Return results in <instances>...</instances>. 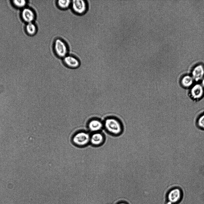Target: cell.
Returning <instances> with one entry per match:
<instances>
[{
    "instance_id": "15",
    "label": "cell",
    "mask_w": 204,
    "mask_h": 204,
    "mask_svg": "<svg viewBox=\"0 0 204 204\" xmlns=\"http://www.w3.org/2000/svg\"><path fill=\"white\" fill-rule=\"evenodd\" d=\"M12 3L14 7L19 8H24L27 4V1L25 0H13Z\"/></svg>"
},
{
    "instance_id": "12",
    "label": "cell",
    "mask_w": 204,
    "mask_h": 204,
    "mask_svg": "<svg viewBox=\"0 0 204 204\" xmlns=\"http://www.w3.org/2000/svg\"><path fill=\"white\" fill-rule=\"evenodd\" d=\"M72 0H55V4L59 10L65 11L70 8Z\"/></svg>"
},
{
    "instance_id": "1",
    "label": "cell",
    "mask_w": 204,
    "mask_h": 204,
    "mask_svg": "<svg viewBox=\"0 0 204 204\" xmlns=\"http://www.w3.org/2000/svg\"><path fill=\"white\" fill-rule=\"evenodd\" d=\"M52 47L54 53L58 58L62 59L69 54L68 45L66 41L61 37L54 39Z\"/></svg>"
},
{
    "instance_id": "6",
    "label": "cell",
    "mask_w": 204,
    "mask_h": 204,
    "mask_svg": "<svg viewBox=\"0 0 204 204\" xmlns=\"http://www.w3.org/2000/svg\"><path fill=\"white\" fill-rule=\"evenodd\" d=\"M62 60L64 65L71 69H77L80 65L81 62L79 59L73 54L69 53Z\"/></svg>"
},
{
    "instance_id": "13",
    "label": "cell",
    "mask_w": 204,
    "mask_h": 204,
    "mask_svg": "<svg viewBox=\"0 0 204 204\" xmlns=\"http://www.w3.org/2000/svg\"><path fill=\"white\" fill-rule=\"evenodd\" d=\"M25 29L26 33L30 36L35 35L37 31L36 26L33 22L27 23Z\"/></svg>"
},
{
    "instance_id": "4",
    "label": "cell",
    "mask_w": 204,
    "mask_h": 204,
    "mask_svg": "<svg viewBox=\"0 0 204 204\" xmlns=\"http://www.w3.org/2000/svg\"><path fill=\"white\" fill-rule=\"evenodd\" d=\"M182 189L178 187L170 188L168 191L167 195V204H177L181 200L182 197Z\"/></svg>"
},
{
    "instance_id": "16",
    "label": "cell",
    "mask_w": 204,
    "mask_h": 204,
    "mask_svg": "<svg viewBox=\"0 0 204 204\" xmlns=\"http://www.w3.org/2000/svg\"><path fill=\"white\" fill-rule=\"evenodd\" d=\"M197 125L200 128L204 130V114L201 116L198 119Z\"/></svg>"
},
{
    "instance_id": "5",
    "label": "cell",
    "mask_w": 204,
    "mask_h": 204,
    "mask_svg": "<svg viewBox=\"0 0 204 204\" xmlns=\"http://www.w3.org/2000/svg\"><path fill=\"white\" fill-rule=\"evenodd\" d=\"M89 134L84 131L77 133L74 136L72 141L74 143L79 146H83L87 145L90 141Z\"/></svg>"
},
{
    "instance_id": "11",
    "label": "cell",
    "mask_w": 204,
    "mask_h": 204,
    "mask_svg": "<svg viewBox=\"0 0 204 204\" xmlns=\"http://www.w3.org/2000/svg\"><path fill=\"white\" fill-rule=\"evenodd\" d=\"M103 124L100 120L97 119L91 120L88 123L89 129L94 133L99 132L103 128Z\"/></svg>"
},
{
    "instance_id": "17",
    "label": "cell",
    "mask_w": 204,
    "mask_h": 204,
    "mask_svg": "<svg viewBox=\"0 0 204 204\" xmlns=\"http://www.w3.org/2000/svg\"><path fill=\"white\" fill-rule=\"evenodd\" d=\"M117 204H128L127 202H124V201H121L119 202Z\"/></svg>"
},
{
    "instance_id": "18",
    "label": "cell",
    "mask_w": 204,
    "mask_h": 204,
    "mask_svg": "<svg viewBox=\"0 0 204 204\" xmlns=\"http://www.w3.org/2000/svg\"><path fill=\"white\" fill-rule=\"evenodd\" d=\"M202 85L204 87V78L203 79L202 82Z\"/></svg>"
},
{
    "instance_id": "3",
    "label": "cell",
    "mask_w": 204,
    "mask_h": 204,
    "mask_svg": "<svg viewBox=\"0 0 204 204\" xmlns=\"http://www.w3.org/2000/svg\"><path fill=\"white\" fill-rule=\"evenodd\" d=\"M70 9L74 14L78 16L85 14L89 9L88 0H72Z\"/></svg>"
},
{
    "instance_id": "2",
    "label": "cell",
    "mask_w": 204,
    "mask_h": 204,
    "mask_svg": "<svg viewBox=\"0 0 204 204\" xmlns=\"http://www.w3.org/2000/svg\"><path fill=\"white\" fill-rule=\"evenodd\" d=\"M103 126L108 134L112 136H118L121 135L123 132V127L121 122L114 118L106 119Z\"/></svg>"
},
{
    "instance_id": "7",
    "label": "cell",
    "mask_w": 204,
    "mask_h": 204,
    "mask_svg": "<svg viewBox=\"0 0 204 204\" xmlns=\"http://www.w3.org/2000/svg\"><path fill=\"white\" fill-rule=\"evenodd\" d=\"M21 16L23 21L27 23L33 22L35 19L36 14L32 9L26 7L22 10Z\"/></svg>"
},
{
    "instance_id": "14",
    "label": "cell",
    "mask_w": 204,
    "mask_h": 204,
    "mask_svg": "<svg viewBox=\"0 0 204 204\" xmlns=\"http://www.w3.org/2000/svg\"><path fill=\"white\" fill-rule=\"evenodd\" d=\"M194 80L191 76L187 75L184 76L181 80V83L183 86L188 88L191 86Z\"/></svg>"
},
{
    "instance_id": "10",
    "label": "cell",
    "mask_w": 204,
    "mask_h": 204,
    "mask_svg": "<svg viewBox=\"0 0 204 204\" xmlns=\"http://www.w3.org/2000/svg\"><path fill=\"white\" fill-rule=\"evenodd\" d=\"M204 89L202 85L197 84L194 85L191 90V93L192 97L195 99L201 98L204 93Z\"/></svg>"
},
{
    "instance_id": "9",
    "label": "cell",
    "mask_w": 204,
    "mask_h": 204,
    "mask_svg": "<svg viewBox=\"0 0 204 204\" xmlns=\"http://www.w3.org/2000/svg\"><path fill=\"white\" fill-rule=\"evenodd\" d=\"M204 76V67L201 65L196 66L192 72V76L194 80L198 81L202 79Z\"/></svg>"
},
{
    "instance_id": "8",
    "label": "cell",
    "mask_w": 204,
    "mask_h": 204,
    "mask_svg": "<svg viewBox=\"0 0 204 204\" xmlns=\"http://www.w3.org/2000/svg\"><path fill=\"white\" fill-rule=\"evenodd\" d=\"M105 137L104 134L99 132L94 133L90 136V141L92 144L95 146H100L105 141Z\"/></svg>"
}]
</instances>
